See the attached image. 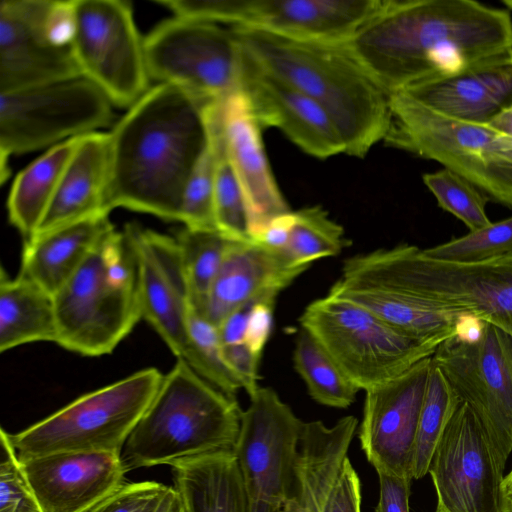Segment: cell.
<instances>
[{"label":"cell","mask_w":512,"mask_h":512,"mask_svg":"<svg viewBox=\"0 0 512 512\" xmlns=\"http://www.w3.org/2000/svg\"><path fill=\"white\" fill-rule=\"evenodd\" d=\"M223 357L228 366L239 377L243 388L252 396L259 388L258 369L260 359L245 343L222 345Z\"/></svg>","instance_id":"obj_43"},{"label":"cell","mask_w":512,"mask_h":512,"mask_svg":"<svg viewBox=\"0 0 512 512\" xmlns=\"http://www.w3.org/2000/svg\"><path fill=\"white\" fill-rule=\"evenodd\" d=\"M109 214L25 240L19 274L54 296L113 230Z\"/></svg>","instance_id":"obj_26"},{"label":"cell","mask_w":512,"mask_h":512,"mask_svg":"<svg viewBox=\"0 0 512 512\" xmlns=\"http://www.w3.org/2000/svg\"><path fill=\"white\" fill-rule=\"evenodd\" d=\"M53 0L0 3V93L80 76L71 46L53 36Z\"/></svg>","instance_id":"obj_17"},{"label":"cell","mask_w":512,"mask_h":512,"mask_svg":"<svg viewBox=\"0 0 512 512\" xmlns=\"http://www.w3.org/2000/svg\"><path fill=\"white\" fill-rule=\"evenodd\" d=\"M186 321L194 352L191 367L213 386L229 396L236 397L243 384L223 357L218 327L189 305Z\"/></svg>","instance_id":"obj_36"},{"label":"cell","mask_w":512,"mask_h":512,"mask_svg":"<svg viewBox=\"0 0 512 512\" xmlns=\"http://www.w3.org/2000/svg\"><path fill=\"white\" fill-rule=\"evenodd\" d=\"M347 43L391 95L512 56V18L474 0H385Z\"/></svg>","instance_id":"obj_1"},{"label":"cell","mask_w":512,"mask_h":512,"mask_svg":"<svg viewBox=\"0 0 512 512\" xmlns=\"http://www.w3.org/2000/svg\"><path fill=\"white\" fill-rule=\"evenodd\" d=\"M421 252L429 259L450 263L512 257V216Z\"/></svg>","instance_id":"obj_37"},{"label":"cell","mask_w":512,"mask_h":512,"mask_svg":"<svg viewBox=\"0 0 512 512\" xmlns=\"http://www.w3.org/2000/svg\"><path fill=\"white\" fill-rule=\"evenodd\" d=\"M100 244L53 296L56 343L90 357L110 354L142 318L139 291L108 279Z\"/></svg>","instance_id":"obj_15"},{"label":"cell","mask_w":512,"mask_h":512,"mask_svg":"<svg viewBox=\"0 0 512 512\" xmlns=\"http://www.w3.org/2000/svg\"><path fill=\"white\" fill-rule=\"evenodd\" d=\"M163 374L139 370L86 393L43 420L9 434L20 461L65 452L120 454L157 393Z\"/></svg>","instance_id":"obj_7"},{"label":"cell","mask_w":512,"mask_h":512,"mask_svg":"<svg viewBox=\"0 0 512 512\" xmlns=\"http://www.w3.org/2000/svg\"><path fill=\"white\" fill-rule=\"evenodd\" d=\"M432 360L506 463L512 451V335L483 321L476 337L452 336Z\"/></svg>","instance_id":"obj_12"},{"label":"cell","mask_w":512,"mask_h":512,"mask_svg":"<svg viewBox=\"0 0 512 512\" xmlns=\"http://www.w3.org/2000/svg\"><path fill=\"white\" fill-rule=\"evenodd\" d=\"M274 303L260 302L249 307L244 343L261 358L273 325Z\"/></svg>","instance_id":"obj_44"},{"label":"cell","mask_w":512,"mask_h":512,"mask_svg":"<svg viewBox=\"0 0 512 512\" xmlns=\"http://www.w3.org/2000/svg\"><path fill=\"white\" fill-rule=\"evenodd\" d=\"M423 182L435 196L438 206L462 221L470 231L492 223L485 210L486 196L458 174L444 168L424 174Z\"/></svg>","instance_id":"obj_38"},{"label":"cell","mask_w":512,"mask_h":512,"mask_svg":"<svg viewBox=\"0 0 512 512\" xmlns=\"http://www.w3.org/2000/svg\"><path fill=\"white\" fill-rule=\"evenodd\" d=\"M231 27L243 49L262 69L326 111L343 141L345 154L363 158L384 140L390 96L347 42L297 39L253 27Z\"/></svg>","instance_id":"obj_4"},{"label":"cell","mask_w":512,"mask_h":512,"mask_svg":"<svg viewBox=\"0 0 512 512\" xmlns=\"http://www.w3.org/2000/svg\"><path fill=\"white\" fill-rule=\"evenodd\" d=\"M303 421L270 387H259L242 412L234 453L247 512H282L290 497Z\"/></svg>","instance_id":"obj_13"},{"label":"cell","mask_w":512,"mask_h":512,"mask_svg":"<svg viewBox=\"0 0 512 512\" xmlns=\"http://www.w3.org/2000/svg\"><path fill=\"white\" fill-rule=\"evenodd\" d=\"M71 50L81 77L113 106L129 108L150 88L144 36L122 0H72Z\"/></svg>","instance_id":"obj_11"},{"label":"cell","mask_w":512,"mask_h":512,"mask_svg":"<svg viewBox=\"0 0 512 512\" xmlns=\"http://www.w3.org/2000/svg\"><path fill=\"white\" fill-rule=\"evenodd\" d=\"M242 410L229 396L177 359L121 452L126 472L234 450Z\"/></svg>","instance_id":"obj_5"},{"label":"cell","mask_w":512,"mask_h":512,"mask_svg":"<svg viewBox=\"0 0 512 512\" xmlns=\"http://www.w3.org/2000/svg\"><path fill=\"white\" fill-rule=\"evenodd\" d=\"M347 245L343 227L321 206H311L294 211L290 240L283 252L294 265L310 266L340 254Z\"/></svg>","instance_id":"obj_34"},{"label":"cell","mask_w":512,"mask_h":512,"mask_svg":"<svg viewBox=\"0 0 512 512\" xmlns=\"http://www.w3.org/2000/svg\"><path fill=\"white\" fill-rule=\"evenodd\" d=\"M379 499L375 512H409L411 479L378 472Z\"/></svg>","instance_id":"obj_45"},{"label":"cell","mask_w":512,"mask_h":512,"mask_svg":"<svg viewBox=\"0 0 512 512\" xmlns=\"http://www.w3.org/2000/svg\"><path fill=\"white\" fill-rule=\"evenodd\" d=\"M505 462L471 408L460 402L430 461L435 512H511Z\"/></svg>","instance_id":"obj_14"},{"label":"cell","mask_w":512,"mask_h":512,"mask_svg":"<svg viewBox=\"0 0 512 512\" xmlns=\"http://www.w3.org/2000/svg\"><path fill=\"white\" fill-rule=\"evenodd\" d=\"M156 512H182L181 501L174 487H168Z\"/></svg>","instance_id":"obj_49"},{"label":"cell","mask_w":512,"mask_h":512,"mask_svg":"<svg viewBox=\"0 0 512 512\" xmlns=\"http://www.w3.org/2000/svg\"><path fill=\"white\" fill-rule=\"evenodd\" d=\"M293 366L319 404L345 409L360 391L341 371L317 340L300 329L293 351Z\"/></svg>","instance_id":"obj_31"},{"label":"cell","mask_w":512,"mask_h":512,"mask_svg":"<svg viewBox=\"0 0 512 512\" xmlns=\"http://www.w3.org/2000/svg\"><path fill=\"white\" fill-rule=\"evenodd\" d=\"M188 291V305L204 314L212 284L231 240L217 230L183 227L175 235Z\"/></svg>","instance_id":"obj_32"},{"label":"cell","mask_w":512,"mask_h":512,"mask_svg":"<svg viewBox=\"0 0 512 512\" xmlns=\"http://www.w3.org/2000/svg\"><path fill=\"white\" fill-rule=\"evenodd\" d=\"M139 268L141 316L177 359L194 362L187 330L188 291L175 238L128 223Z\"/></svg>","instance_id":"obj_18"},{"label":"cell","mask_w":512,"mask_h":512,"mask_svg":"<svg viewBox=\"0 0 512 512\" xmlns=\"http://www.w3.org/2000/svg\"><path fill=\"white\" fill-rule=\"evenodd\" d=\"M248 311L249 307L240 309L218 326L222 345L244 343Z\"/></svg>","instance_id":"obj_47"},{"label":"cell","mask_w":512,"mask_h":512,"mask_svg":"<svg viewBox=\"0 0 512 512\" xmlns=\"http://www.w3.org/2000/svg\"><path fill=\"white\" fill-rule=\"evenodd\" d=\"M504 487H505V490L507 492V495L512 494V469L504 477Z\"/></svg>","instance_id":"obj_50"},{"label":"cell","mask_w":512,"mask_h":512,"mask_svg":"<svg viewBox=\"0 0 512 512\" xmlns=\"http://www.w3.org/2000/svg\"><path fill=\"white\" fill-rule=\"evenodd\" d=\"M509 503H510V511L512 512V494L508 495Z\"/></svg>","instance_id":"obj_52"},{"label":"cell","mask_w":512,"mask_h":512,"mask_svg":"<svg viewBox=\"0 0 512 512\" xmlns=\"http://www.w3.org/2000/svg\"><path fill=\"white\" fill-rule=\"evenodd\" d=\"M431 357L365 391L358 437L377 473L413 479L415 441Z\"/></svg>","instance_id":"obj_16"},{"label":"cell","mask_w":512,"mask_h":512,"mask_svg":"<svg viewBox=\"0 0 512 512\" xmlns=\"http://www.w3.org/2000/svg\"><path fill=\"white\" fill-rule=\"evenodd\" d=\"M299 322L364 391L393 380L439 346L414 339L368 309L329 294L311 302Z\"/></svg>","instance_id":"obj_8"},{"label":"cell","mask_w":512,"mask_h":512,"mask_svg":"<svg viewBox=\"0 0 512 512\" xmlns=\"http://www.w3.org/2000/svg\"><path fill=\"white\" fill-rule=\"evenodd\" d=\"M310 266H298L284 252L256 242L230 241L210 289L204 316L218 327L232 313L277 296Z\"/></svg>","instance_id":"obj_21"},{"label":"cell","mask_w":512,"mask_h":512,"mask_svg":"<svg viewBox=\"0 0 512 512\" xmlns=\"http://www.w3.org/2000/svg\"><path fill=\"white\" fill-rule=\"evenodd\" d=\"M323 512H361L360 480L348 457L343 461Z\"/></svg>","instance_id":"obj_42"},{"label":"cell","mask_w":512,"mask_h":512,"mask_svg":"<svg viewBox=\"0 0 512 512\" xmlns=\"http://www.w3.org/2000/svg\"><path fill=\"white\" fill-rule=\"evenodd\" d=\"M109 176V132L80 136L34 236L109 214L106 207Z\"/></svg>","instance_id":"obj_24"},{"label":"cell","mask_w":512,"mask_h":512,"mask_svg":"<svg viewBox=\"0 0 512 512\" xmlns=\"http://www.w3.org/2000/svg\"><path fill=\"white\" fill-rule=\"evenodd\" d=\"M222 129L227 155L245 198L254 242L272 219L291 210L270 168L262 128L241 90L222 104Z\"/></svg>","instance_id":"obj_22"},{"label":"cell","mask_w":512,"mask_h":512,"mask_svg":"<svg viewBox=\"0 0 512 512\" xmlns=\"http://www.w3.org/2000/svg\"><path fill=\"white\" fill-rule=\"evenodd\" d=\"M208 104L158 83L128 108L109 132V212L124 208L180 222L187 181L209 142Z\"/></svg>","instance_id":"obj_2"},{"label":"cell","mask_w":512,"mask_h":512,"mask_svg":"<svg viewBox=\"0 0 512 512\" xmlns=\"http://www.w3.org/2000/svg\"><path fill=\"white\" fill-rule=\"evenodd\" d=\"M385 0H242L240 21L286 37L348 42Z\"/></svg>","instance_id":"obj_23"},{"label":"cell","mask_w":512,"mask_h":512,"mask_svg":"<svg viewBox=\"0 0 512 512\" xmlns=\"http://www.w3.org/2000/svg\"><path fill=\"white\" fill-rule=\"evenodd\" d=\"M182 512H247L244 483L233 450H220L171 465Z\"/></svg>","instance_id":"obj_27"},{"label":"cell","mask_w":512,"mask_h":512,"mask_svg":"<svg viewBox=\"0 0 512 512\" xmlns=\"http://www.w3.org/2000/svg\"><path fill=\"white\" fill-rule=\"evenodd\" d=\"M399 93L444 116L488 124L512 105V56Z\"/></svg>","instance_id":"obj_25"},{"label":"cell","mask_w":512,"mask_h":512,"mask_svg":"<svg viewBox=\"0 0 512 512\" xmlns=\"http://www.w3.org/2000/svg\"><path fill=\"white\" fill-rule=\"evenodd\" d=\"M54 297L30 279L0 272V351L57 341Z\"/></svg>","instance_id":"obj_28"},{"label":"cell","mask_w":512,"mask_h":512,"mask_svg":"<svg viewBox=\"0 0 512 512\" xmlns=\"http://www.w3.org/2000/svg\"><path fill=\"white\" fill-rule=\"evenodd\" d=\"M384 141L434 160L463 177L488 200L512 209V139L487 124L437 113L402 93L389 95Z\"/></svg>","instance_id":"obj_6"},{"label":"cell","mask_w":512,"mask_h":512,"mask_svg":"<svg viewBox=\"0 0 512 512\" xmlns=\"http://www.w3.org/2000/svg\"><path fill=\"white\" fill-rule=\"evenodd\" d=\"M79 137L48 148L15 177L7 199V211L10 223L25 240L36 233Z\"/></svg>","instance_id":"obj_29"},{"label":"cell","mask_w":512,"mask_h":512,"mask_svg":"<svg viewBox=\"0 0 512 512\" xmlns=\"http://www.w3.org/2000/svg\"><path fill=\"white\" fill-rule=\"evenodd\" d=\"M460 402L440 369L431 360L415 441L413 479H421L428 473L436 446Z\"/></svg>","instance_id":"obj_33"},{"label":"cell","mask_w":512,"mask_h":512,"mask_svg":"<svg viewBox=\"0 0 512 512\" xmlns=\"http://www.w3.org/2000/svg\"><path fill=\"white\" fill-rule=\"evenodd\" d=\"M144 46L154 84L176 86L206 103L241 89L242 48L231 26L173 15L144 36Z\"/></svg>","instance_id":"obj_9"},{"label":"cell","mask_w":512,"mask_h":512,"mask_svg":"<svg viewBox=\"0 0 512 512\" xmlns=\"http://www.w3.org/2000/svg\"><path fill=\"white\" fill-rule=\"evenodd\" d=\"M487 125L512 139V105L500 112Z\"/></svg>","instance_id":"obj_48"},{"label":"cell","mask_w":512,"mask_h":512,"mask_svg":"<svg viewBox=\"0 0 512 512\" xmlns=\"http://www.w3.org/2000/svg\"><path fill=\"white\" fill-rule=\"evenodd\" d=\"M241 91L260 127H275L303 152L326 159L344 153L333 121L313 99L262 69L243 49Z\"/></svg>","instance_id":"obj_19"},{"label":"cell","mask_w":512,"mask_h":512,"mask_svg":"<svg viewBox=\"0 0 512 512\" xmlns=\"http://www.w3.org/2000/svg\"><path fill=\"white\" fill-rule=\"evenodd\" d=\"M214 175L215 153L209 139L183 193L180 222L184 227L217 230L214 217Z\"/></svg>","instance_id":"obj_39"},{"label":"cell","mask_w":512,"mask_h":512,"mask_svg":"<svg viewBox=\"0 0 512 512\" xmlns=\"http://www.w3.org/2000/svg\"><path fill=\"white\" fill-rule=\"evenodd\" d=\"M222 104L223 102H216L206 107L208 134L215 153V224L217 230L231 241L253 242L245 198L226 151Z\"/></svg>","instance_id":"obj_30"},{"label":"cell","mask_w":512,"mask_h":512,"mask_svg":"<svg viewBox=\"0 0 512 512\" xmlns=\"http://www.w3.org/2000/svg\"><path fill=\"white\" fill-rule=\"evenodd\" d=\"M338 289L370 310L431 306L473 316L512 335V257L450 263L400 244L346 259Z\"/></svg>","instance_id":"obj_3"},{"label":"cell","mask_w":512,"mask_h":512,"mask_svg":"<svg viewBox=\"0 0 512 512\" xmlns=\"http://www.w3.org/2000/svg\"><path fill=\"white\" fill-rule=\"evenodd\" d=\"M113 104L78 76L0 93V163L11 155L53 147L96 132L113 118Z\"/></svg>","instance_id":"obj_10"},{"label":"cell","mask_w":512,"mask_h":512,"mask_svg":"<svg viewBox=\"0 0 512 512\" xmlns=\"http://www.w3.org/2000/svg\"><path fill=\"white\" fill-rule=\"evenodd\" d=\"M0 512H42L9 434L0 432Z\"/></svg>","instance_id":"obj_40"},{"label":"cell","mask_w":512,"mask_h":512,"mask_svg":"<svg viewBox=\"0 0 512 512\" xmlns=\"http://www.w3.org/2000/svg\"><path fill=\"white\" fill-rule=\"evenodd\" d=\"M294 223V211L272 219L254 242L274 251H285Z\"/></svg>","instance_id":"obj_46"},{"label":"cell","mask_w":512,"mask_h":512,"mask_svg":"<svg viewBox=\"0 0 512 512\" xmlns=\"http://www.w3.org/2000/svg\"><path fill=\"white\" fill-rule=\"evenodd\" d=\"M340 468L341 462L325 451L301 450L295 461L292 491L282 512H323Z\"/></svg>","instance_id":"obj_35"},{"label":"cell","mask_w":512,"mask_h":512,"mask_svg":"<svg viewBox=\"0 0 512 512\" xmlns=\"http://www.w3.org/2000/svg\"><path fill=\"white\" fill-rule=\"evenodd\" d=\"M168 487L155 481L125 482L88 512H156Z\"/></svg>","instance_id":"obj_41"},{"label":"cell","mask_w":512,"mask_h":512,"mask_svg":"<svg viewBox=\"0 0 512 512\" xmlns=\"http://www.w3.org/2000/svg\"><path fill=\"white\" fill-rule=\"evenodd\" d=\"M20 463L42 512H88L126 482L116 453L65 452Z\"/></svg>","instance_id":"obj_20"},{"label":"cell","mask_w":512,"mask_h":512,"mask_svg":"<svg viewBox=\"0 0 512 512\" xmlns=\"http://www.w3.org/2000/svg\"><path fill=\"white\" fill-rule=\"evenodd\" d=\"M502 3L508 8L512 10V0H502Z\"/></svg>","instance_id":"obj_51"}]
</instances>
